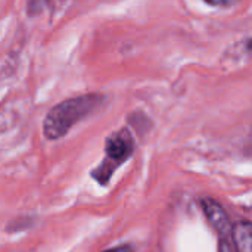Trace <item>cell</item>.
Listing matches in <instances>:
<instances>
[{"instance_id":"7","label":"cell","mask_w":252,"mask_h":252,"mask_svg":"<svg viewBox=\"0 0 252 252\" xmlns=\"http://www.w3.org/2000/svg\"><path fill=\"white\" fill-rule=\"evenodd\" d=\"M103 252H131V248L128 245H123V247H117V248H112V250Z\"/></svg>"},{"instance_id":"3","label":"cell","mask_w":252,"mask_h":252,"mask_svg":"<svg viewBox=\"0 0 252 252\" xmlns=\"http://www.w3.org/2000/svg\"><path fill=\"white\" fill-rule=\"evenodd\" d=\"M202 210H204V213H205L210 224L220 235L221 242H230L227 239L232 235V226H230L229 216L226 214V211L223 210V207L219 202L207 198V199H202Z\"/></svg>"},{"instance_id":"1","label":"cell","mask_w":252,"mask_h":252,"mask_svg":"<svg viewBox=\"0 0 252 252\" xmlns=\"http://www.w3.org/2000/svg\"><path fill=\"white\" fill-rule=\"evenodd\" d=\"M103 100L100 94H83L78 97L66 99L56 106H53L44 118L43 131L44 136L50 140L61 139L65 136L69 128L78 121L90 115Z\"/></svg>"},{"instance_id":"2","label":"cell","mask_w":252,"mask_h":252,"mask_svg":"<svg viewBox=\"0 0 252 252\" xmlns=\"http://www.w3.org/2000/svg\"><path fill=\"white\" fill-rule=\"evenodd\" d=\"M134 149V142L127 128H123L114 134H111L106 139V146H105V161L93 171V177L105 185L112 173L117 170L118 165H121L133 152Z\"/></svg>"},{"instance_id":"5","label":"cell","mask_w":252,"mask_h":252,"mask_svg":"<svg viewBox=\"0 0 252 252\" xmlns=\"http://www.w3.org/2000/svg\"><path fill=\"white\" fill-rule=\"evenodd\" d=\"M66 0H28L27 1V15L37 16L43 12H50L52 9L63 6Z\"/></svg>"},{"instance_id":"6","label":"cell","mask_w":252,"mask_h":252,"mask_svg":"<svg viewBox=\"0 0 252 252\" xmlns=\"http://www.w3.org/2000/svg\"><path fill=\"white\" fill-rule=\"evenodd\" d=\"M204 1L214 7H229L236 3V0H204Z\"/></svg>"},{"instance_id":"4","label":"cell","mask_w":252,"mask_h":252,"mask_svg":"<svg viewBox=\"0 0 252 252\" xmlns=\"http://www.w3.org/2000/svg\"><path fill=\"white\" fill-rule=\"evenodd\" d=\"M252 227L250 221H241L232 229L233 248L236 252H251Z\"/></svg>"}]
</instances>
